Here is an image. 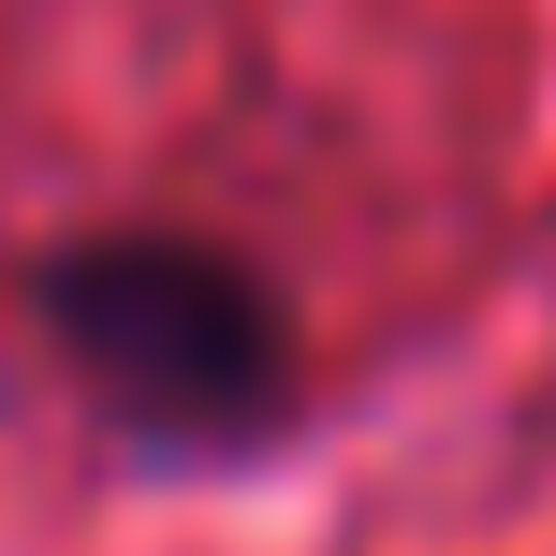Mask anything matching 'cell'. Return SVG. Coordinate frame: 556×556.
Here are the masks:
<instances>
[{"instance_id":"cell-1","label":"cell","mask_w":556,"mask_h":556,"mask_svg":"<svg viewBox=\"0 0 556 556\" xmlns=\"http://www.w3.org/2000/svg\"><path fill=\"white\" fill-rule=\"evenodd\" d=\"M45 337L74 352V381L103 395V410L176 425V440L250 425L278 395L264 293L235 264H205V250H88V264H59L45 278Z\"/></svg>"}]
</instances>
